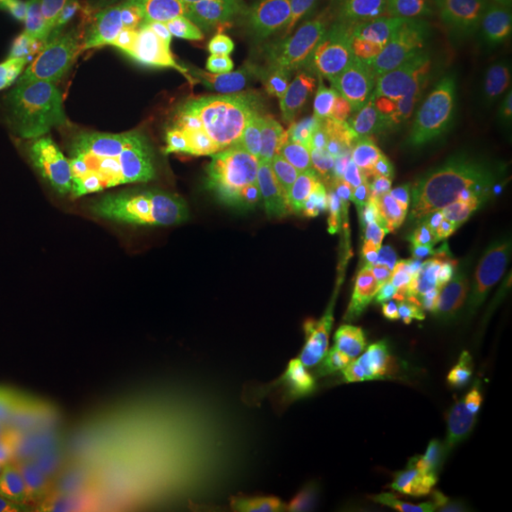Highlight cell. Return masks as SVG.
I'll return each instance as SVG.
<instances>
[{"instance_id": "ffe728a7", "label": "cell", "mask_w": 512, "mask_h": 512, "mask_svg": "<svg viewBox=\"0 0 512 512\" xmlns=\"http://www.w3.org/2000/svg\"><path fill=\"white\" fill-rule=\"evenodd\" d=\"M469 293L480 294L512 315V226L503 232Z\"/></svg>"}, {"instance_id": "44dd1931", "label": "cell", "mask_w": 512, "mask_h": 512, "mask_svg": "<svg viewBox=\"0 0 512 512\" xmlns=\"http://www.w3.org/2000/svg\"><path fill=\"white\" fill-rule=\"evenodd\" d=\"M135 2L137 0H82L84 25L101 63L109 54L112 40Z\"/></svg>"}, {"instance_id": "4dcf8cb0", "label": "cell", "mask_w": 512, "mask_h": 512, "mask_svg": "<svg viewBox=\"0 0 512 512\" xmlns=\"http://www.w3.org/2000/svg\"><path fill=\"white\" fill-rule=\"evenodd\" d=\"M365 6H368L370 10H382V8H387V6H393V4H397V2H401V0H361Z\"/></svg>"}, {"instance_id": "5b68a950", "label": "cell", "mask_w": 512, "mask_h": 512, "mask_svg": "<svg viewBox=\"0 0 512 512\" xmlns=\"http://www.w3.org/2000/svg\"><path fill=\"white\" fill-rule=\"evenodd\" d=\"M512 365V315L476 293L423 310L414 334V372L440 401L473 414L480 382Z\"/></svg>"}, {"instance_id": "30bf717a", "label": "cell", "mask_w": 512, "mask_h": 512, "mask_svg": "<svg viewBox=\"0 0 512 512\" xmlns=\"http://www.w3.org/2000/svg\"><path fill=\"white\" fill-rule=\"evenodd\" d=\"M181 54L165 84L164 99L222 90L247 55L241 35V10H226L196 21L181 38Z\"/></svg>"}, {"instance_id": "3957f363", "label": "cell", "mask_w": 512, "mask_h": 512, "mask_svg": "<svg viewBox=\"0 0 512 512\" xmlns=\"http://www.w3.org/2000/svg\"><path fill=\"white\" fill-rule=\"evenodd\" d=\"M12 213L25 258L48 277H74L133 243L126 198L109 165L35 167L19 184Z\"/></svg>"}, {"instance_id": "ac0fdd59", "label": "cell", "mask_w": 512, "mask_h": 512, "mask_svg": "<svg viewBox=\"0 0 512 512\" xmlns=\"http://www.w3.org/2000/svg\"><path fill=\"white\" fill-rule=\"evenodd\" d=\"M164 16V8L158 0H137L131 10L128 12L126 19L122 21L116 37L112 40L109 54L105 57V61L101 63V69L95 76L93 86L109 80L112 74L118 73L120 69H124V59L126 55L147 37L148 31L152 29V25L162 19Z\"/></svg>"}, {"instance_id": "f1b7e54d", "label": "cell", "mask_w": 512, "mask_h": 512, "mask_svg": "<svg viewBox=\"0 0 512 512\" xmlns=\"http://www.w3.org/2000/svg\"><path fill=\"white\" fill-rule=\"evenodd\" d=\"M19 118L8 126L0 128V179L16 175L25 165L19 160L16 143H18Z\"/></svg>"}, {"instance_id": "6da1fadb", "label": "cell", "mask_w": 512, "mask_h": 512, "mask_svg": "<svg viewBox=\"0 0 512 512\" xmlns=\"http://www.w3.org/2000/svg\"><path fill=\"white\" fill-rule=\"evenodd\" d=\"M137 319L147 395L310 355L304 296L274 264L160 268L148 279Z\"/></svg>"}, {"instance_id": "603a6c76", "label": "cell", "mask_w": 512, "mask_h": 512, "mask_svg": "<svg viewBox=\"0 0 512 512\" xmlns=\"http://www.w3.org/2000/svg\"><path fill=\"white\" fill-rule=\"evenodd\" d=\"M467 97V82L444 67L425 74L416 88V101L421 109L458 110L467 103Z\"/></svg>"}, {"instance_id": "484cf974", "label": "cell", "mask_w": 512, "mask_h": 512, "mask_svg": "<svg viewBox=\"0 0 512 512\" xmlns=\"http://www.w3.org/2000/svg\"><path fill=\"white\" fill-rule=\"evenodd\" d=\"M6 18L16 19L21 29L37 42H50L55 8L44 0H10Z\"/></svg>"}, {"instance_id": "83f0119b", "label": "cell", "mask_w": 512, "mask_h": 512, "mask_svg": "<svg viewBox=\"0 0 512 512\" xmlns=\"http://www.w3.org/2000/svg\"><path fill=\"white\" fill-rule=\"evenodd\" d=\"M245 2L249 0H179L173 4V8L186 25H194L196 21L215 16L219 12L239 8Z\"/></svg>"}, {"instance_id": "277c9868", "label": "cell", "mask_w": 512, "mask_h": 512, "mask_svg": "<svg viewBox=\"0 0 512 512\" xmlns=\"http://www.w3.org/2000/svg\"><path fill=\"white\" fill-rule=\"evenodd\" d=\"M366 215L393 228L406 258L440 300L475 287L497 239L512 226V192L497 186L404 194Z\"/></svg>"}, {"instance_id": "e0dca14e", "label": "cell", "mask_w": 512, "mask_h": 512, "mask_svg": "<svg viewBox=\"0 0 512 512\" xmlns=\"http://www.w3.org/2000/svg\"><path fill=\"white\" fill-rule=\"evenodd\" d=\"M241 10V35L245 52L262 59H277L289 44L287 31L264 0H249Z\"/></svg>"}, {"instance_id": "9a60e30c", "label": "cell", "mask_w": 512, "mask_h": 512, "mask_svg": "<svg viewBox=\"0 0 512 512\" xmlns=\"http://www.w3.org/2000/svg\"><path fill=\"white\" fill-rule=\"evenodd\" d=\"M92 90L93 84L90 82L69 78L48 63L29 78L16 118L54 116L76 103H82Z\"/></svg>"}, {"instance_id": "d6986e66", "label": "cell", "mask_w": 512, "mask_h": 512, "mask_svg": "<svg viewBox=\"0 0 512 512\" xmlns=\"http://www.w3.org/2000/svg\"><path fill=\"white\" fill-rule=\"evenodd\" d=\"M332 294L330 308L340 306H363V308H378L380 296L376 289V281L365 260L359 256L344 255L338 258L332 266Z\"/></svg>"}, {"instance_id": "5bb4252c", "label": "cell", "mask_w": 512, "mask_h": 512, "mask_svg": "<svg viewBox=\"0 0 512 512\" xmlns=\"http://www.w3.org/2000/svg\"><path fill=\"white\" fill-rule=\"evenodd\" d=\"M380 296V310L423 311L442 302L408 258L366 262Z\"/></svg>"}, {"instance_id": "8fae6325", "label": "cell", "mask_w": 512, "mask_h": 512, "mask_svg": "<svg viewBox=\"0 0 512 512\" xmlns=\"http://www.w3.org/2000/svg\"><path fill=\"white\" fill-rule=\"evenodd\" d=\"M378 147L389 152L393 167L403 165L416 179L454 188L482 183L499 160V143L492 139L452 147H420L397 137H385Z\"/></svg>"}, {"instance_id": "7402d4cb", "label": "cell", "mask_w": 512, "mask_h": 512, "mask_svg": "<svg viewBox=\"0 0 512 512\" xmlns=\"http://www.w3.org/2000/svg\"><path fill=\"white\" fill-rule=\"evenodd\" d=\"M274 76L275 59L245 55L222 90L234 93L236 97L243 99L256 110L266 101Z\"/></svg>"}, {"instance_id": "1f68e13d", "label": "cell", "mask_w": 512, "mask_h": 512, "mask_svg": "<svg viewBox=\"0 0 512 512\" xmlns=\"http://www.w3.org/2000/svg\"><path fill=\"white\" fill-rule=\"evenodd\" d=\"M10 0H0V18H6V8Z\"/></svg>"}, {"instance_id": "cb8c5ba5", "label": "cell", "mask_w": 512, "mask_h": 512, "mask_svg": "<svg viewBox=\"0 0 512 512\" xmlns=\"http://www.w3.org/2000/svg\"><path fill=\"white\" fill-rule=\"evenodd\" d=\"M467 131L458 110L423 109L414 120L412 137L423 147H452L465 141Z\"/></svg>"}, {"instance_id": "2e32d148", "label": "cell", "mask_w": 512, "mask_h": 512, "mask_svg": "<svg viewBox=\"0 0 512 512\" xmlns=\"http://www.w3.org/2000/svg\"><path fill=\"white\" fill-rule=\"evenodd\" d=\"M330 48L348 73L384 82H401L408 76L401 57L372 33H357Z\"/></svg>"}, {"instance_id": "4fadbf2b", "label": "cell", "mask_w": 512, "mask_h": 512, "mask_svg": "<svg viewBox=\"0 0 512 512\" xmlns=\"http://www.w3.org/2000/svg\"><path fill=\"white\" fill-rule=\"evenodd\" d=\"M54 8L50 65L69 78L93 84L101 61L95 55L92 40L84 25L82 0H57Z\"/></svg>"}, {"instance_id": "7c38bea8", "label": "cell", "mask_w": 512, "mask_h": 512, "mask_svg": "<svg viewBox=\"0 0 512 512\" xmlns=\"http://www.w3.org/2000/svg\"><path fill=\"white\" fill-rule=\"evenodd\" d=\"M281 19L289 42L332 46L372 31V10L361 0H264Z\"/></svg>"}, {"instance_id": "8992f818", "label": "cell", "mask_w": 512, "mask_h": 512, "mask_svg": "<svg viewBox=\"0 0 512 512\" xmlns=\"http://www.w3.org/2000/svg\"><path fill=\"white\" fill-rule=\"evenodd\" d=\"M160 78V67L147 59L93 86L35 167L63 162L110 165L120 160L145 133L164 99Z\"/></svg>"}, {"instance_id": "ba28073f", "label": "cell", "mask_w": 512, "mask_h": 512, "mask_svg": "<svg viewBox=\"0 0 512 512\" xmlns=\"http://www.w3.org/2000/svg\"><path fill=\"white\" fill-rule=\"evenodd\" d=\"M256 112L289 131L349 137L366 148L382 169L393 167L389 156L378 147V141L351 124L340 92L287 48L275 59L272 88Z\"/></svg>"}, {"instance_id": "7a4b0ae2", "label": "cell", "mask_w": 512, "mask_h": 512, "mask_svg": "<svg viewBox=\"0 0 512 512\" xmlns=\"http://www.w3.org/2000/svg\"><path fill=\"white\" fill-rule=\"evenodd\" d=\"M181 420L196 435L268 452H346L376 437L361 395L315 380L217 389L188 404Z\"/></svg>"}, {"instance_id": "9c48e42d", "label": "cell", "mask_w": 512, "mask_h": 512, "mask_svg": "<svg viewBox=\"0 0 512 512\" xmlns=\"http://www.w3.org/2000/svg\"><path fill=\"white\" fill-rule=\"evenodd\" d=\"M482 0H401L372 10V35L395 54L416 55L456 48L461 38L484 25Z\"/></svg>"}, {"instance_id": "52a82bcc", "label": "cell", "mask_w": 512, "mask_h": 512, "mask_svg": "<svg viewBox=\"0 0 512 512\" xmlns=\"http://www.w3.org/2000/svg\"><path fill=\"white\" fill-rule=\"evenodd\" d=\"M59 317L101 372L122 391L143 389L145 340L139 319L99 274L69 277L57 294Z\"/></svg>"}, {"instance_id": "d4e9b609", "label": "cell", "mask_w": 512, "mask_h": 512, "mask_svg": "<svg viewBox=\"0 0 512 512\" xmlns=\"http://www.w3.org/2000/svg\"><path fill=\"white\" fill-rule=\"evenodd\" d=\"M512 412V365L492 370L478 387L473 414L501 418Z\"/></svg>"}, {"instance_id": "4316f807", "label": "cell", "mask_w": 512, "mask_h": 512, "mask_svg": "<svg viewBox=\"0 0 512 512\" xmlns=\"http://www.w3.org/2000/svg\"><path fill=\"white\" fill-rule=\"evenodd\" d=\"M285 48L302 57L315 73L319 74L323 80H327L334 90L340 92L342 80H344V69L340 67L330 46L313 44V42H289Z\"/></svg>"}, {"instance_id": "f546056e", "label": "cell", "mask_w": 512, "mask_h": 512, "mask_svg": "<svg viewBox=\"0 0 512 512\" xmlns=\"http://www.w3.org/2000/svg\"><path fill=\"white\" fill-rule=\"evenodd\" d=\"M495 44L497 52L512 71V6L495 23Z\"/></svg>"}]
</instances>
